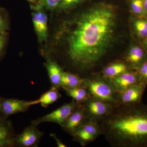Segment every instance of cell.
Listing matches in <instances>:
<instances>
[{
    "mask_svg": "<svg viewBox=\"0 0 147 147\" xmlns=\"http://www.w3.org/2000/svg\"><path fill=\"white\" fill-rule=\"evenodd\" d=\"M117 22L116 7L107 3H98L73 13L61 22L55 33L54 44L61 50L49 57L63 61L72 73L80 76L91 70L114 42Z\"/></svg>",
    "mask_w": 147,
    "mask_h": 147,
    "instance_id": "1",
    "label": "cell"
},
{
    "mask_svg": "<svg viewBox=\"0 0 147 147\" xmlns=\"http://www.w3.org/2000/svg\"><path fill=\"white\" fill-rule=\"evenodd\" d=\"M98 123L111 146L147 147V104H115Z\"/></svg>",
    "mask_w": 147,
    "mask_h": 147,
    "instance_id": "2",
    "label": "cell"
},
{
    "mask_svg": "<svg viewBox=\"0 0 147 147\" xmlns=\"http://www.w3.org/2000/svg\"><path fill=\"white\" fill-rule=\"evenodd\" d=\"M83 86L91 96L112 104H117L119 92L110 78L101 74L92 75L86 77Z\"/></svg>",
    "mask_w": 147,
    "mask_h": 147,
    "instance_id": "3",
    "label": "cell"
},
{
    "mask_svg": "<svg viewBox=\"0 0 147 147\" xmlns=\"http://www.w3.org/2000/svg\"><path fill=\"white\" fill-rule=\"evenodd\" d=\"M82 104L87 119L98 123L108 115L115 105L91 96Z\"/></svg>",
    "mask_w": 147,
    "mask_h": 147,
    "instance_id": "4",
    "label": "cell"
},
{
    "mask_svg": "<svg viewBox=\"0 0 147 147\" xmlns=\"http://www.w3.org/2000/svg\"><path fill=\"white\" fill-rule=\"evenodd\" d=\"M79 104L72 99L71 102L65 103L53 112L32 121L31 123L38 125L43 123H54L62 127L67 118Z\"/></svg>",
    "mask_w": 147,
    "mask_h": 147,
    "instance_id": "5",
    "label": "cell"
},
{
    "mask_svg": "<svg viewBox=\"0 0 147 147\" xmlns=\"http://www.w3.org/2000/svg\"><path fill=\"white\" fill-rule=\"evenodd\" d=\"M100 135L102 133L99 123L88 119L74 132L72 137L74 142L84 147L94 142Z\"/></svg>",
    "mask_w": 147,
    "mask_h": 147,
    "instance_id": "6",
    "label": "cell"
},
{
    "mask_svg": "<svg viewBox=\"0 0 147 147\" xmlns=\"http://www.w3.org/2000/svg\"><path fill=\"white\" fill-rule=\"evenodd\" d=\"M32 10V17L35 31L40 43L46 42L48 37L47 16L45 9L38 4L30 5Z\"/></svg>",
    "mask_w": 147,
    "mask_h": 147,
    "instance_id": "7",
    "label": "cell"
},
{
    "mask_svg": "<svg viewBox=\"0 0 147 147\" xmlns=\"http://www.w3.org/2000/svg\"><path fill=\"white\" fill-rule=\"evenodd\" d=\"M38 125L31 123L21 133L16 134L15 139V147H36L38 146L41 138L44 135Z\"/></svg>",
    "mask_w": 147,
    "mask_h": 147,
    "instance_id": "8",
    "label": "cell"
},
{
    "mask_svg": "<svg viewBox=\"0 0 147 147\" xmlns=\"http://www.w3.org/2000/svg\"><path fill=\"white\" fill-rule=\"evenodd\" d=\"M31 102L32 100L0 97V109L4 117L7 119L14 114L26 112L32 106Z\"/></svg>",
    "mask_w": 147,
    "mask_h": 147,
    "instance_id": "9",
    "label": "cell"
},
{
    "mask_svg": "<svg viewBox=\"0 0 147 147\" xmlns=\"http://www.w3.org/2000/svg\"><path fill=\"white\" fill-rule=\"evenodd\" d=\"M147 86L141 82L123 91L119 92L117 104L132 105L141 103Z\"/></svg>",
    "mask_w": 147,
    "mask_h": 147,
    "instance_id": "10",
    "label": "cell"
},
{
    "mask_svg": "<svg viewBox=\"0 0 147 147\" xmlns=\"http://www.w3.org/2000/svg\"><path fill=\"white\" fill-rule=\"evenodd\" d=\"M88 120L82 103H80L67 118L61 127L64 131L72 137L74 132Z\"/></svg>",
    "mask_w": 147,
    "mask_h": 147,
    "instance_id": "11",
    "label": "cell"
},
{
    "mask_svg": "<svg viewBox=\"0 0 147 147\" xmlns=\"http://www.w3.org/2000/svg\"><path fill=\"white\" fill-rule=\"evenodd\" d=\"M146 61L147 52L144 47L139 45H133L125 57V62L134 71Z\"/></svg>",
    "mask_w": 147,
    "mask_h": 147,
    "instance_id": "12",
    "label": "cell"
},
{
    "mask_svg": "<svg viewBox=\"0 0 147 147\" xmlns=\"http://www.w3.org/2000/svg\"><path fill=\"white\" fill-rule=\"evenodd\" d=\"M110 79L118 92L141 83L138 74L134 70L127 71Z\"/></svg>",
    "mask_w": 147,
    "mask_h": 147,
    "instance_id": "13",
    "label": "cell"
},
{
    "mask_svg": "<svg viewBox=\"0 0 147 147\" xmlns=\"http://www.w3.org/2000/svg\"><path fill=\"white\" fill-rule=\"evenodd\" d=\"M16 135L10 121L7 119L0 120V147H15Z\"/></svg>",
    "mask_w": 147,
    "mask_h": 147,
    "instance_id": "14",
    "label": "cell"
},
{
    "mask_svg": "<svg viewBox=\"0 0 147 147\" xmlns=\"http://www.w3.org/2000/svg\"><path fill=\"white\" fill-rule=\"evenodd\" d=\"M44 66L47 69L51 87L60 89V84L63 69L56 61L49 57H45Z\"/></svg>",
    "mask_w": 147,
    "mask_h": 147,
    "instance_id": "15",
    "label": "cell"
},
{
    "mask_svg": "<svg viewBox=\"0 0 147 147\" xmlns=\"http://www.w3.org/2000/svg\"><path fill=\"white\" fill-rule=\"evenodd\" d=\"M85 79L86 78L79 74L64 70L61 78L60 89L64 90L83 86Z\"/></svg>",
    "mask_w": 147,
    "mask_h": 147,
    "instance_id": "16",
    "label": "cell"
},
{
    "mask_svg": "<svg viewBox=\"0 0 147 147\" xmlns=\"http://www.w3.org/2000/svg\"><path fill=\"white\" fill-rule=\"evenodd\" d=\"M126 62L118 61L110 64L105 67L101 71V75L112 79L127 71H132Z\"/></svg>",
    "mask_w": 147,
    "mask_h": 147,
    "instance_id": "17",
    "label": "cell"
},
{
    "mask_svg": "<svg viewBox=\"0 0 147 147\" xmlns=\"http://www.w3.org/2000/svg\"><path fill=\"white\" fill-rule=\"evenodd\" d=\"M59 89L56 87H51L50 90L43 93L38 99L32 100V105L40 104L42 107L47 108L62 97Z\"/></svg>",
    "mask_w": 147,
    "mask_h": 147,
    "instance_id": "18",
    "label": "cell"
},
{
    "mask_svg": "<svg viewBox=\"0 0 147 147\" xmlns=\"http://www.w3.org/2000/svg\"><path fill=\"white\" fill-rule=\"evenodd\" d=\"M66 94L77 103H82L90 96L86 89L83 86L63 90Z\"/></svg>",
    "mask_w": 147,
    "mask_h": 147,
    "instance_id": "19",
    "label": "cell"
},
{
    "mask_svg": "<svg viewBox=\"0 0 147 147\" xmlns=\"http://www.w3.org/2000/svg\"><path fill=\"white\" fill-rule=\"evenodd\" d=\"M138 17V16H137ZM133 31L137 38L143 40L147 37V18L138 17L134 19L133 24Z\"/></svg>",
    "mask_w": 147,
    "mask_h": 147,
    "instance_id": "20",
    "label": "cell"
},
{
    "mask_svg": "<svg viewBox=\"0 0 147 147\" xmlns=\"http://www.w3.org/2000/svg\"><path fill=\"white\" fill-rule=\"evenodd\" d=\"M84 1V0H61L56 11H65L70 10L82 3Z\"/></svg>",
    "mask_w": 147,
    "mask_h": 147,
    "instance_id": "21",
    "label": "cell"
},
{
    "mask_svg": "<svg viewBox=\"0 0 147 147\" xmlns=\"http://www.w3.org/2000/svg\"><path fill=\"white\" fill-rule=\"evenodd\" d=\"M130 7L134 15L138 17L144 16V0H131Z\"/></svg>",
    "mask_w": 147,
    "mask_h": 147,
    "instance_id": "22",
    "label": "cell"
},
{
    "mask_svg": "<svg viewBox=\"0 0 147 147\" xmlns=\"http://www.w3.org/2000/svg\"><path fill=\"white\" fill-rule=\"evenodd\" d=\"M61 0H38V4L44 7L45 9L53 11H56Z\"/></svg>",
    "mask_w": 147,
    "mask_h": 147,
    "instance_id": "23",
    "label": "cell"
},
{
    "mask_svg": "<svg viewBox=\"0 0 147 147\" xmlns=\"http://www.w3.org/2000/svg\"><path fill=\"white\" fill-rule=\"evenodd\" d=\"M9 29L8 18L5 13V11L0 7V32L6 31Z\"/></svg>",
    "mask_w": 147,
    "mask_h": 147,
    "instance_id": "24",
    "label": "cell"
},
{
    "mask_svg": "<svg viewBox=\"0 0 147 147\" xmlns=\"http://www.w3.org/2000/svg\"><path fill=\"white\" fill-rule=\"evenodd\" d=\"M135 71L138 74L140 82L147 86V61Z\"/></svg>",
    "mask_w": 147,
    "mask_h": 147,
    "instance_id": "25",
    "label": "cell"
},
{
    "mask_svg": "<svg viewBox=\"0 0 147 147\" xmlns=\"http://www.w3.org/2000/svg\"><path fill=\"white\" fill-rule=\"evenodd\" d=\"M8 34L6 31L0 32V58L2 56L6 44Z\"/></svg>",
    "mask_w": 147,
    "mask_h": 147,
    "instance_id": "26",
    "label": "cell"
},
{
    "mask_svg": "<svg viewBox=\"0 0 147 147\" xmlns=\"http://www.w3.org/2000/svg\"><path fill=\"white\" fill-rule=\"evenodd\" d=\"M50 136L51 137H53L55 141H56L57 144V145L58 147H66L67 146L65 144H63L62 141H61V139H59L57 137V135L55 134H50Z\"/></svg>",
    "mask_w": 147,
    "mask_h": 147,
    "instance_id": "27",
    "label": "cell"
},
{
    "mask_svg": "<svg viewBox=\"0 0 147 147\" xmlns=\"http://www.w3.org/2000/svg\"><path fill=\"white\" fill-rule=\"evenodd\" d=\"M30 5L35 6L38 4V0H26Z\"/></svg>",
    "mask_w": 147,
    "mask_h": 147,
    "instance_id": "28",
    "label": "cell"
},
{
    "mask_svg": "<svg viewBox=\"0 0 147 147\" xmlns=\"http://www.w3.org/2000/svg\"><path fill=\"white\" fill-rule=\"evenodd\" d=\"M144 17L147 18V0H144Z\"/></svg>",
    "mask_w": 147,
    "mask_h": 147,
    "instance_id": "29",
    "label": "cell"
},
{
    "mask_svg": "<svg viewBox=\"0 0 147 147\" xmlns=\"http://www.w3.org/2000/svg\"><path fill=\"white\" fill-rule=\"evenodd\" d=\"M143 44H144V48L147 52V37L143 40Z\"/></svg>",
    "mask_w": 147,
    "mask_h": 147,
    "instance_id": "30",
    "label": "cell"
},
{
    "mask_svg": "<svg viewBox=\"0 0 147 147\" xmlns=\"http://www.w3.org/2000/svg\"><path fill=\"white\" fill-rule=\"evenodd\" d=\"M4 119L5 118L3 116L2 113L1 109H0V120L3 119Z\"/></svg>",
    "mask_w": 147,
    "mask_h": 147,
    "instance_id": "31",
    "label": "cell"
}]
</instances>
